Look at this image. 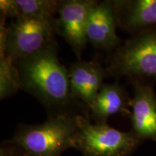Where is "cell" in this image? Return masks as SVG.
Returning a JSON list of instances; mask_svg holds the SVG:
<instances>
[{
    "label": "cell",
    "instance_id": "6da1fadb",
    "mask_svg": "<svg viewBox=\"0 0 156 156\" xmlns=\"http://www.w3.org/2000/svg\"><path fill=\"white\" fill-rule=\"evenodd\" d=\"M58 44L15 63L20 90L29 93L54 115H83L90 118L83 103L76 99L70 85L69 69L59 62Z\"/></svg>",
    "mask_w": 156,
    "mask_h": 156
},
{
    "label": "cell",
    "instance_id": "7a4b0ae2",
    "mask_svg": "<svg viewBox=\"0 0 156 156\" xmlns=\"http://www.w3.org/2000/svg\"><path fill=\"white\" fill-rule=\"evenodd\" d=\"M77 116L54 115L41 124H21L7 141L27 156H62L64 151L76 147Z\"/></svg>",
    "mask_w": 156,
    "mask_h": 156
},
{
    "label": "cell",
    "instance_id": "3957f363",
    "mask_svg": "<svg viewBox=\"0 0 156 156\" xmlns=\"http://www.w3.org/2000/svg\"><path fill=\"white\" fill-rule=\"evenodd\" d=\"M0 21V57L14 63L30 57L57 43L54 20L20 17L6 24Z\"/></svg>",
    "mask_w": 156,
    "mask_h": 156
},
{
    "label": "cell",
    "instance_id": "277c9868",
    "mask_svg": "<svg viewBox=\"0 0 156 156\" xmlns=\"http://www.w3.org/2000/svg\"><path fill=\"white\" fill-rule=\"evenodd\" d=\"M108 77L156 82V27L133 35L112 52L105 66Z\"/></svg>",
    "mask_w": 156,
    "mask_h": 156
},
{
    "label": "cell",
    "instance_id": "5b68a950",
    "mask_svg": "<svg viewBox=\"0 0 156 156\" xmlns=\"http://www.w3.org/2000/svg\"><path fill=\"white\" fill-rule=\"evenodd\" d=\"M76 147L83 156H130L144 141L133 132H123L108 124L91 123L90 119L77 116Z\"/></svg>",
    "mask_w": 156,
    "mask_h": 156
},
{
    "label": "cell",
    "instance_id": "8992f818",
    "mask_svg": "<svg viewBox=\"0 0 156 156\" xmlns=\"http://www.w3.org/2000/svg\"><path fill=\"white\" fill-rule=\"evenodd\" d=\"M96 2L95 0H58L54 20L56 33L67 42L78 59H81L87 47V17Z\"/></svg>",
    "mask_w": 156,
    "mask_h": 156
},
{
    "label": "cell",
    "instance_id": "52a82bcc",
    "mask_svg": "<svg viewBox=\"0 0 156 156\" xmlns=\"http://www.w3.org/2000/svg\"><path fill=\"white\" fill-rule=\"evenodd\" d=\"M133 86L131 100L132 131L143 141H156L155 83L151 81H129Z\"/></svg>",
    "mask_w": 156,
    "mask_h": 156
},
{
    "label": "cell",
    "instance_id": "ba28073f",
    "mask_svg": "<svg viewBox=\"0 0 156 156\" xmlns=\"http://www.w3.org/2000/svg\"><path fill=\"white\" fill-rule=\"evenodd\" d=\"M118 28L112 0L98 2L90 11L86 25V38L96 50L111 54L122 44L116 34Z\"/></svg>",
    "mask_w": 156,
    "mask_h": 156
},
{
    "label": "cell",
    "instance_id": "9c48e42d",
    "mask_svg": "<svg viewBox=\"0 0 156 156\" xmlns=\"http://www.w3.org/2000/svg\"><path fill=\"white\" fill-rule=\"evenodd\" d=\"M69 74L73 95L83 103L90 115V108L103 85V80L108 77L106 68L97 59H78L71 64Z\"/></svg>",
    "mask_w": 156,
    "mask_h": 156
},
{
    "label": "cell",
    "instance_id": "30bf717a",
    "mask_svg": "<svg viewBox=\"0 0 156 156\" xmlns=\"http://www.w3.org/2000/svg\"><path fill=\"white\" fill-rule=\"evenodd\" d=\"M117 25L131 36L156 27V0H113Z\"/></svg>",
    "mask_w": 156,
    "mask_h": 156
},
{
    "label": "cell",
    "instance_id": "8fae6325",
    "mask_svg": "<svg viewBox=\"0 0 156 156\" xmlns=\"http://www.w3.org/2000/svg\"><path fill=\"white\" fill-rule=\"evenodd\" d=\"M131 100L126 90L118 82L103 83L90 108V119L97 124H106L113 115L129 117Z\"/></svg>",
    "mask_w": 156,
    "mask_h": 156
},
{
    "label": "cell",
    "instance_id": "7c38bea8",
    "mask_svg": "<svg viewBox=\"0 0 156 156\" xmlns=\"http://www.w3.org/2000/svg\"><path fill=\"white\" fill-rule=\"evenodd\" d=\"M58 0H1L0 12L4 18L32 17L53 20Z\"/></svg>",
    "mask_w": 156,
    "mask_h": 156
},
{
    "label": "cell",
    "instance_id": "4fadbf2b",
    "mask_svg": "<svg viewBox=\"0 0 156 156\" xmlns=\"http://www.w3.org/2000/svg\"><path fill=\"white\" fill-rule=\"evenodd\" d=\"M20 90L19 75L12 60L7 56L0 57V98L14 95Z\"/></svg>",
    "mask_w": 156,
    "mask_h": 156
},
{
    "label": "cell",
    "instance_id": "5bb4252c",
    "mask_svg": "<svg viewBox=\"0 0 156 156\" xmlns=\"http://www.w3.org/2000/svg\"><path fill=\"white\" fill-rule=\"evenodd\" d=\"M0 156H27L20 148L6 140L2 143Z\"/></svg>",
    "mask_w": 156,
    "mask_h": 156
}]
</instances>
